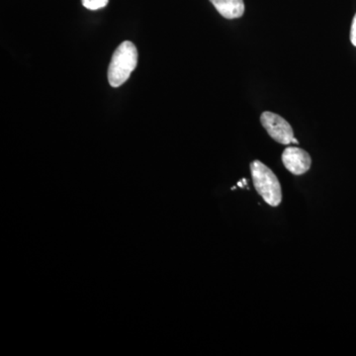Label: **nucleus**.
Returning <instances> with one entry per match:
<instances>
[{"mask_svg": "<svg viewBox=\"0 0 356 356\" xmlns=\"http://www.w3.org/2000/svg\"><path fill=\"white\" fill-rule=\"evenodd\" d=\"M292 143H294V144H299L298 140L295 139V138H293Z\"/></svg>", "mask_w": 356, "mask_h": 356, "instance_id": "obj_8", "label": "nucleus"}, {"mask_svg": "<svg viewBox=\"0 0 356 356\" xmlns=\"http://www.w3.org/2000/svg\"><path fill=\"white\" fill-rule=\"evenodd\" d=\"M261 122L266 132L275 142L290 145L294 138L291 125L280 115L266 111L261 114Z\"/></svg>", "mask_w": 356, "mask_h": 356, "instance_id": "obj_3", "label": "nucleus"}, {"mask_svg": "<svg viewBox=\"0 0 356 356\" xmlns=\"http://www.w3.org/2000/svg\"><path fill=\"white\" fill-rule=\"evenodd\" d=\"M218 13L227 19L242 17L245 13L243 0H210Z\"/></svg>", "mask_w": 356, "mask_h": 356, "instance_id": "obj_5", "label": "nucleus"}, {"mask_svg": "<svg viewBox=\"0 0 356 356\" xmlns=\"http://www.w3.org/2000/svg\"><path fill=\"white\" fill-rule=\"evenodd\" d=\"M138 65V51L130 41L123 42L115 50L108 69L110 86L119 88L127 81Z\"/></svg>", "mask_w": 356, "mask_h": 356, "instance_id": "obj_1", "label": "nucleus"}, {"mask_svg": "<svg viewBox=\"0 0 356 356\" xmlns=\"http://www.w3.org/2000/svg\"><path fill=\"white\" fill-rule=\"evenodd\" d=\"M350 41L353 46L356 47V14L353 17V24H351Z\"/></svg>", "mask_w": 356, "mask_h": 356, "instance_id": "obj_7", "label": "nucleus"}, {"mask_svg": "<svg viewBox=\"0 0 356 356\" xmlns=\"http://www.w3.org/2000/svg\"><path fill=\"white\" fill-rule=\"evenodd\" d=\"M83 6L89 10H98L108 4L109 0H81Z\"/></svg>", "mask_w": 356, "mask_h": 356, "instance_id": "obj_6", "label": "nucleus"}, {"mask_svg": "<svg viewBox=\"0 0 356 356\" xmlns=\"http://www.w3.org/2000/svg\"><path fill=\"white\" fill-rule=\"evenodd\" d=\"M250 172L257 193L268 205L277 207L282 201V191L280 180L273 170L261 161H254L250 163Z\"/></svg>", "mask_w": 356, "mask_h": 356, "instance_id": "obj_2", "label": "nucleus"}, {"mask_svg": "<svg viewBox=\"0 0 356 356\" xmlns=\"http://www.w3.org/2000/svg\"><path fill=\"white\" fill-rule=\"evenodd\" d=\"M282 163L288 172L294 175H302L310 170V154L297 147H286L282 154Z\"/></svg>", "mask_w": 356, "mask_h": 356, "instance_id": "obj_4", "label": "nucleus"}]
</instances>
